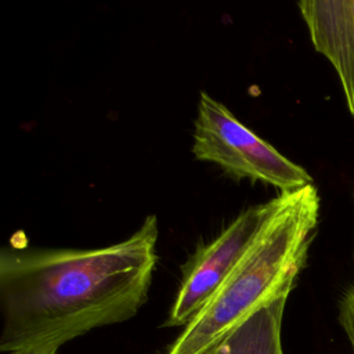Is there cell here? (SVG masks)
<instances>
[{"instance_id": "1", "label": "cell", "mask_w": 354, "mask_h": 354, "mask_svg": "<svg viewBox=\"0 0 354 354\" xmlns=\"http://www.w3.org/2000/svg\"><path fill=\"white\" fill-rule=\"evenodd\" d=\"M158 218L127 239L97 249L3 248L1 354L57 347L134 317L158 263Z\"/></svg>"}, {"instance_id": "2", "label": "cell", "mask_w": 354, "mask_h": 354, "mask_svg": "<svg viewBox=\"0 0 354 354\" xmlns=\"http://www.w3.org/2000/svg\"><path fill=\"white\" fill-rule=\"evenodd\" d=\"M319 195L314 184L271 199L252 245L166 354H209L245 319L289 295L315 235Z\"/></svg>"}, {"instance_id": "3", "label": "cell", "mask_w": 354, "mask_h": 354, "mask_svg": "<svg viewBox=\"0 0 354 354\" xmlns=\"http://www.w3.org/2000/svg\"><path fill=\"white\" fill-rule=\"evenodd\" d=\"M192 153L198 160L216 163L234 180L261 181L281 192L313 184L307 170L261 140L205 91L199 94Z\"/></svg>"}, {"instance_id": "4", "label": "cell", "mask_w": 354, "mask_h": 354, "mask_svg": "<svg viewBox=\"0 0 354 354\" xmlns=\"http://www.w3.org/2000/svg\"><path fill=\"white\" fill-rule=\"evenodd\" d=\"M270 209L271 201L245 209L214 239L196 246L181 266V283L165 326H185L203 308L241 261Z\"/></svg>"}, {"instance_id": "5", "label": "cell", "mask_w": 354, "mask_h": 354, "mask_svg": "<svg viewBox=\"0 0 354 354\" xmlns=\"http://www.w3.org/2000/svg\"><path fill=\"white\" fill-rule=\"evenodd\" d=\"M297 7L314 48L335 68L354 115V0H303Z\"/></svg>"}, {"instance_id": "6", "label": "cell", "mask_w": 354, "mask_h": 354, "mask_svg": "<svg viewBox=\"0 0 354 354\" xmlns=\"http://www.w3.org/2000/svg\"><path fill=\"white\" fill-rule=\"evenodd\" d=\"M288 296L253 313L209 354H283L281 328Z\"/></svg>"}, {"instance_id": "7", "label": "cell", "mask_w": 354, "mask_h": 354, "mask_svg": "<svg viewBox=\"0 0 354 354\" xmlns=\"http://www.w3.org/2000/svg\"><path fill=\"white\" fill-rule=\"evenodd\" d=\"M339 321L351 343L354 351V285L346 292L340 301Z\"/></svg>"}, {"instance_id": "8", "label": "cell", "mask_w": 354, "mask_h": 354, "mask_svg": "<svg viewBox=\"0 0 354 354\" xmlns=\"http://www.w3.org/2000/svg\"><path fill=\"white\" fill-rule=\"evenodd\" d=\"M58 348L57 347H41V348H29V350H18V351H11L6 354H57Z\"/></svg>"}]
</instances>
